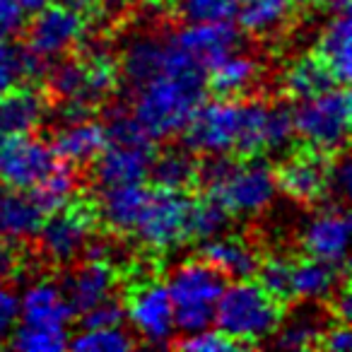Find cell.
I'll list each match as a JSON object with an SVG mask.
<instances>
[{
    "mask_svg": "<svg viewBox=\"0 0 352 352\" xmlns=\"http://www.w3.org/2000/svg\"><path fill=\"white\" fill-rule=\"evenodd\" d=\"M198 169L201 164L188 147H166L152 157L147 176L162 191H186L198 182Z\"/></svg>",
    "mask_w": 352,
    "mask_h": 352,
    "instance_id": "cell-28",
    "label": "cell"
},
{
    "mask_svg": "<svg viewBox=\"0 0 352 352\" xmlns=\"http://www.w3.org/2000/svg\"><path fill=\"white\" fill-rule=\"evenodd\" d=\"M73 318L68 302H65L60 285L51 280H36L20 297V323L41 331H63L68 333V323Z\"/></svg>",
    "mask_w": 352,
    "mask_h": 352,
    "instance_id": "cell-19",
    "label": "cell"
},
{
    "mask_svg": "<svg viewBox=\"0 0 352 352\" xmlns=\"http://www.w3.org/2000/svg\"><path fill=\"white\" fill-rule=\"evenodd\" d=\"M56 162L49 142L32 133L0 138V186L32 191Z\"/></svg>",
    "mask_w": 352,
    "mask_h": 352,
    "instance_id": "cell-11",
    "label": "cell"
},
{
    "mask_svg": "<svg viewBox=\"0 0 352 352\" xmlns=\"http://www.w3.org/2000/svg\"><path fill=\"white\" fill-rule=\"evenodd\" d=\"M126 321H131L133 331L147 345H169L176 336V326L174 304L166 292V285L160 280H147L138 285L128 297Z\"/></svg>",
    "mask_w": 352,
    "mask_h": 352,
    "instance_id": "cell-10",
    "label": "cell"
},
{
    "mask_svg": "<svg viewBox=\"0 0 352 352\" xmlns=\"http://www.w3.org/2000/svg\"><path fill=\"white\" fill-rule=\"evenodd\" d=\"M283 321V302L275 299L258 280H234L225 285L215 307V323L241 347L256 345L275 336Z\"/></svg>",
    "mask_w": 352,
    "mask_h": 352,
    "instance_id": "cell-4",
    "label": "cell"
},
{
    "mask_svg": "<svg viewBox=\"0 0 352 352\" xmlns=\"http://www.w3.org/2000/svg\"><path fill=\"white\" fill-rule=\"evenodd\" d=\"M27 10L20 0H0V36H15L25 30Z\"/></svg>",
    "mask_w": 352,
    "mask_h": 352,
    "instance_id": "cell-44",
    "label": "cell"
},
{
    "mask_svg": "<svg viewBox=\"0 0 352 352\" xmlns=\"http://www.w3.org/2000/svg\"><path fill=\"white\" fill-rule=\"evenodd\" d=\"M198 179L208 188V196L217 198L232 215H261L278 196L275 169L258 155L241 162L230 155L208 157L198 169Z\"/></svg>",
    "mask_w": 352,
    "mask_h": 352,
    "instance_id": "cell-3",
    "label": "cell"
},
{
    "mask_svg": "<svg viewBox=\"0 0 352 352\" xmlns=\"http://www.w3.org/2000/svg\"><path fill=\"white\" fill-rule=\"evenodd\" d=\"M20 323V297L8 285H0V345H8Z\"/></svg>",
    "mask_w": 352,
    "mask_h": 352,
    "instance_id": "cell-43",
    "label": "cell"
},
{
    "mask_svg": "<svg viewBox=\"0 0 352 352\" xmlns=\"http://www.w3.org/2000/svg\"><path fill=\"white\" fill-rule=\"evenodd\" d=\"M232 225V212L217 198L206 196L188 206V239H212L225 234Z\"/></svg>",
    "mask_w": 352,
    "mask_h": 352,
    "instance_id": "cell-34",
    "label": "cell"
},
{
    "mask_svg": "<svg viewBox=\"0 0 352 352\" xmlns=\"http://www.w3.org/2000/svg\"><path fill=\"white\" fill-rule=\"evenodd\" d=\"M80 316H82V328H116L126 323V304L109 297L89 307Z\"/></svg>",
    "mask_w": 352,
    "mask_h": 352,
    "instance_id": "cell-42",
    "label": "cell"
},
{
    "mask_svg": "<svg viewBox=\"0 0 352 352\" xmlns=\"http://www.w3.org/2000/svg\"><path fill=\"white\" fill-rule=\"evenodd\" d=\"M340 285L342 275L338 265L311 258V256L302 261H292V275H289V297L292 299L316 304L333 297Z\"/></svg>",
    "mask_w": 352,
    "mask_h": 352,
    "instance_id": "cell-25",
    "label": "cell"
},
{
    "mask_svg": "<svg viewBox=\"0 0 352 352\" xmlns=\"http://www.w3.org/2000/svg\"><path fill=\"white\" fill-rule=\"evenodd\" d=\"M51 3H56V0H20V6L27 10V15H30V12L41 10V8H46V6H51Z\"/></svg>",
    "mask_w": 352,
    "mask_h": 352,
    "instance_id": "cell-51",
    "label": "cell"
},
{
    "mask_svg": "<svg viewBox=\"0 0 352 352\" xmlns=\"http://www.w3.org/2000/svg\"><path fill=\"white\" fill-rule=\"evenodd\" d=\"M174 56V39L160 34H135L121 51V78L133 89L145 85L155 75L164 73Z\"/></svg>",
    "mask_w": 352,
    "mask_h": 352,
    "instance_id": "cell-17",
    "label": "cell"
},
{
    "mask_svg": "<svg viewBox=\"0 0 352 352\" xmlns=\"http://www.w3.org/2000/svg\"><path fill=\"white\" fill-rule=\"evenodd\" d=\"M203 261H208L212 268H217L225 278L232 280L251 278L261 263L258 251L249 241L236 234H227V232L203 241Z\"/></svg>",
    "mask_w": 352,
    "mask_h": 352,
    "instance_id": "cell-24",
    "label": "cell"
},
{
    "mask_svg": "<svg viewBox=\"0 0 352 352\" xmlns=\"http://www.w3.org/2000/svg\"><path fill=\"white\" fill-rule=\"evenodd\" d=\"M323 331H326V321L323 316L311 307L297 309L287 321H280L278 331H275V345L283 350H309L316 347L321 340Z\"/></svg>",
    "mask_w": 352,
    "mask_h": 352,
    "instance_id": "cell-32",
    "label": "cell"
},
{
    "mask_svg": "<svg viewBox=\"0 0 352 352\" xmlns=\"http://www.w3.org/2000/svg\"><path fill=\"white\" fill-rule=\"evenodd\" d=\"M85 12L65 6L51 3L34 12V20L27 25V49L44 63L70 54L85 39Z\"/></svg>",
    "mask_w": 352,
    "mask_h": 352,
    "instance_id": "cell-9",
    "label": "cell"
},
{
    "mask_svg": "<svg viewBox=\"0 0 352 352\" xmlns=\"http://www.w3.org/2000/svg\"><path fill=\"white\" fill-rule=\"evenodd\" d=\"M44 70V60L36 58L27 46L10 41V36H0V94L39 78Z\"/></svg>",
    "mask_w": 352,
    "mask_h": 352,
    "instance_id": "cell-31",
    "label": "cell"
},
{
    "mask_svg": "<svg viewBox=\"0 0 352 352\" xmlns=\"http://www.w3.org/2000/svg\"><path fill=\"white\" fill-rule=\"evenodd\" d=\"M318 345L326 347L328 352H347L350 350L352 333H350V328H347V323L340 321V323H336V326H326V331H323Z\"/></svg>",
    "mask_w": 352,
    "mask_h": 352,
    "instance_id": "cell-46",
    "label": "cell"
},
{
    "mask_svg": "<svg viewBox=\"0 0 352 352\" xmlns=\"http://www.w3.org/2000/svg\"><path fill=\"white\" fill-rule=\"evenodd\" d=\"M179 49L193 58L203 70H210L232 51L241 49V32L230 22H198L186 25L179 34H174Z\"/></svg>",
    "mask_w": 352,
    "mask_h": 352,
    "instance_id": "cell-14",
    "label": "cell"
},
{
    "mask_svg": "<svg viewBox=\"0 0 352 352\" xmlns=\"http://www.w3.org/2000/svg\"><path fill=\"white\" fill-rule=\"evenodd\" d=\"M36 236H39L41 254L46 258L68 265L85 254L89 239H92V215L78 206H65L44 217Z\"/></svg>",
    "mask_w": 352,
    "mask_h": 352,
    "instance_id": "cell-12",
    "label": "cell"
},
{
    "mask_svg": "<svg viewBox=\"0 0 352 352\" xmlns=\"http://www.w3.org/2000/svg\"><path fill=\"white\" fill-rule=\"evenodd\" d=\"M155 142L150 145H128V142H107L94 157V179L102 186L113 184H140L150 174Z\"/></svg>",
    "mask_w": 352,
    "mask_h": 352,
    "instance_id": "cell-16",
    "label": "cell"
},
{
    "mask_svg": "<svg viewBox=\"0 0 352 352\" xmlns=\"http://www.w3.org/2000/svg\"><path fill=\"white\" fill-rule=\"evenodd\" d=\"M49 104L36 87H12L0 94V138L27 135L46 121Z\"/></svg>",
    "mask_w": 352,
    "mask_h": 352,
    "instance_id": "cell-22",
    "label": "cell"
},
{
    "mask_svg": "<svg viewBox=\"0 0 352 352\" xmlns=\"http://www.w3.org/2000/svg\"><path fill=\"white\" fill-rule=\"evenodd\" d=\"M206 92L208 73L174 41L171 63L164 73L135 87L131 111L152 140H166L184 133L193 111L206 99Z\"/></svg>",
    "mask_w": 352,
    "mask_h": 352,
    "instance_id": "cell-1",
    "label": "cell"
},
{
    "mask_svg": "<svg viewBox=\"0 0 352 352\" xmlns=\"http://www.w3.org/2000/svg\"><path fill=\"white\" fill-rule=\"evenodd\" d=\"M133 6V0H99V6L107 15H121L123 10Z\"/></svg>",
    "mask_w": 352,
    "mask_h": 352,
    "instance_id": "cell-49",
    "label": "cell"
},
{
    "mask_svg": "<svg viewBox=\"0 0 352 352\" xmlns=\"http://www.w3.org/2000/svg\"><path fill=\"white\" fill-rule=\"evenodd\" d=\"M176 12L186 25L234 20V0H176Z\"/></svg>",
    "mask_w": 352,
    "mask_h": 352,
    "instance_id": "cell-39",
    "label": "cell"
},
{
    "mask_svg": "<svg viewBox=\"0 0 352 352\" xmlns=\"http://www.w3.org/2000/svg\"><path fill=\"white\" fill-rule=\"evenodd\" d=\"M147 198H150V188L142 182L102 186L97 201L99 220L113 234H133V227H135Z\"/></svg>",
    "mask_w": 352,
    "mask_h": 352,
    "instance_id": "cell-21",
    "label": "cell"
},
{
    "mask_svg": "<svg viewBox=\"0 0 352 352\" xmlns=\"http://www.w3.org/2000/svg\"><path fill=\"white\" fill-rule=\"evenodd\" d=\"M75 352H126L135 347V338L123 326L116 328H82V333L68 340Z\"/></svg>",
    "mask_w": 352,
    "mask_h": 352,
    "instance_id": "cell-35",
    "label": "cell"
},
{
    "mask_svg": "<svg viewBox=\"0 0 352 352\" xmlns=\"http://www.w3.org/2000/svg\"><path fill=\"white\" fill-rule=\"evenodd\" d=\"M336 316L340 318V321H350L352 316V297H350V289L345 287V285H340V287L336 289Z\"/></svg>",
    "mask_w": 352,
    "mask_h": 352,
    "instance_id": "cell-48",
    "label": "cell"
},
{
    "mask_svg": "<svg viewBox=\"0 0 352 352\" xmlns=\"http://www.w3.org/2000/svg\"><path fill=\"white\" fill-rule=\"evenodd\" d=\"M234 17L254 36H278L292 20V0H234Z\"/></svg>",
    "mask_w": 352,
    "mask_h": 352,
    "instance_id": "cell-27",
    "label": "cell"
},
{
    "mask_svg": "<svg viewBox=\"0 0 352 352\" xmlns=\"http://www.w3.org/2000/svg\"><path fill=\"white\" fill-rule=\"evenodd\" d=\"M8 345L20 352H60L68 347V333L63 331H41L17 323Z\"/></svg>",
    "mask_w": 352,
    "mask_h": 352,
    "instance_id": "cell-38",
    "label": "cell"
},
{
    "mask_svg": "<svg viewBox=\"0 0 352 352\" xmlns=\"http://www.w3.org/2000/svg\"><path fill=\"white\" fill-rule=\"evenodd\" d=\"M350 94L342 85L323 89L314 97L299 99L292 109L294 133L318 155H336L347 145L350 138Z\"/></svg>",
    "mask_w": 352,
    "mask_h": 352,
    "instance_id": "cell-6",
    "label": "cell"
},
{
    "mask_svg": "<svg viewBox=\"0 0 352 352\" xmlns=\"http://www.w3.org/2000/svg\"><path fill=\"white\" fill-rule=\"evenodd\" d=\"M302 249L307 256L326 261L331 265L347 263V244H350V217L342 208L331 206L314 212L302 227Z\"/></svg>",
    "mask_w": 352,
    "mask_h": 352,
    "instance_id": "cell-13",
    "label": "cell"
},
{
    "mask_svg": "<svg viewBox=\"0 0 352 352\" xmlns=\"http://www.w3.org/2000/svg\"><path fill=\"white\" fill-rule=\"evenodd\" d=\"M258 283L263 285V289H268L275 299L285 302L289 297V275H292V261L285 256H268L265 261H261L258 268Z\"/></svg>",
    "mask_w": 352,
    "mask_h": 352,
    "instance_id": "cell-40",
    "label": "cell"
},
{
    "mask_svg": "<svg viewBox=\"0 0 352 352\" xmlns=\"http://www.w3.org/2000/svg\"><path fill=\"white\" fill-rule=\"evenodd\" d=\"M261 75V63L251 54L232 51L230 56L208 70V87L215 89L220 97H239L249 92Z\"/></svg>",
    "mask_w": 352,
    "mask_h": 352,
    "instance_id": "cell-29",
    "label": "cell"
},
{
    "mask_svg": "<svg viewBox=\"0 0 352 352\" xmlns=\"http://www.w3.org/2000/svg\"><path fill=\"white\" fill-rule=\"evenodd\" d=\"M278 191L287 193L297 203H314L328 193V162L318 152L292 155L278 171Z\"/></svg>",
    "mask_w": 352,
    "mask_h": 352,
    "instance_id": "cell-18",
    "label": "cell"
},
{
    "mask_svg": "<svg viewBox=\"0 0 352 352\" xmlns=\"http://www.w3.org/2000/svg\"><path fill=\"white\" fill-rule=\"evenodd\" d=\"M179 350H188V352H227V350H241V345L232 338H227L220 328H203V331L188 333L182 340L176 342Z\"/></svg>",
    "mask_w": 352,
    "mask_h": 352,
    "instance_id": "cell-41",
    "label": "cell"
},
{
    "mask_svg": "<svg viewBox=\"0 0 352 352\" xmlns=\"http://www.w3.org/2000/svg\"><path fill=\"white\" fill-rule=\"evenodd\" d=\"M323 0H292V6H299V8H311V6H318Z\"/></svg>",
    "mask_w": 352,
    "mask_h": 352,
    "instance_id": "cell-52",
    "label": "cell"
},
{
    "mask_svg": "<svg viewBox=\"0 0 352 352\" xmlns=\"http://www.w3.org/2000/svg\"><path fill=\"white\" fill-rule=\"evenodd\" d=\"M44 217V208L32 191L0 186V241L15 246L32 241Z\"/></svg>",
    "mask_w": 352,
    "mask_h": 352,
    "instance_id": "cell-20",
    "label": "cell"
},
{
    "mask_svg": "<svg viewBox=\"0 0 352 352\" xmlns=\"http://www.w3.org/2000/svg\"><path fill=\"white\" fill-rule=\"evenodd\" d=\"M60 3H65V6L75 8V10H80V12H89L99 6V0H60Z\"/></svg>",
    "mask_w": 352,
    "mask_h": 352,
    "instance_id": "cell-50",
    "label": "cell"
},
{
    "mask_svg": "<svg viewBox=\"0 0 352 352\" xmlns=\"http://www.w3.org/2000/svg\"><path fill=\"white\" fill-rule=\"evenodd\" d=\"M104 135L107 142H128V145H150L155 142L147 135L145 128L138 123L131 109L126 107H111L104 116Z\"/></svg>",
    "mask_w": 352,
    "mask_h": 352,
    "instance_id": "cell-37",
    "label": "cell"
},
{
    "mask_svg": "<svg viewBox=\"0 0 352 352\" xmlns=\"http://www.w3.org/2000/svg\"><path fill=\"white\" fill-rule=\"evenodd\" d=\"M17 270H20V256H17L15 244L0 241V285L15 278Z\"/></svg>",
    "mask_w": 352,
    "mask_h": 352,
    "instance_id": "cell-47",
    "label": "cell"
},
{
    "mask_svg": "<svg viewBox=\"0 0 352 352\" xmlns=\"http://www.w3.org/2000/svg\"><path fill=\"white\" fill-rule=\"evenodd\" d=\"M104 145H107V135H104L102 123L82 118V121L58 126L51 150H54L56 160L65 162V164L85 166L92 164V160L102 152Z\"/></svg>",
    "mask_w": 352,
    "mask_h": 352,
    "instance_id": "cell-23",
    "label": "cell"
},
{
    "mask_svg": "<svg viewBox=\"0 0 352 352\" xmlns=\"http://www.w3.org/2000/svg\"><path fill=\"white\" fill-rule=\"evenodd\" d=\"M333 85H340L333 73L326 68L318 56H304V58H297L283 75V87L285 92L292 99H307L314 97V94L323 92V89L333 87Z\"/></svg>",
    "mask_w": 352,
    "mask_h": 352,
    "instance_id": "cell-30",
    "label": "cell"
},
{
    "mask_svg": "<svg viewBox=\"0 0 352 352\" xmlns=\"http://www.w3.org/2000/svg\"><path fill=\"white\" fill-rule=\"evenodd\" d=\"M350 12H331L321 36H318V58L326 63L338 82H347L352 73V36Z\"/></svg>",
    "mask_w": 352,
    "mask_h": 352,
    "instance_id": "cell-26",
    "label": "cell"
},
{
    "mask_svg": "<svg viewBox=\"0 0 352 352\" xmlns=\"http://www.w3.org/2000/svg\"><path fill=\"white\" fill-rule=\"evenodd\" d=\"M116 285H118L116 268L109 261L87 258L85 263L75 265L65 275L63 283H60V292H63L70 311L82 314L89 307L102 302V299L113 297Z\"/></svg>",
    "mask_w": 352,
    "mask_h": 352,
    "instance_id": "cell-15",
    "label": "cell"
},
{
    "mask_svg": "<svg viewBox=\"0 0 352 352\" xmlns=\"http://www.w3.org/2000/svg\"><path fill=\"white\" fill-rule=\"evenodd\" d=\"M350 184H352V166L347 157H340L338 162L328 164V191L338 201H345L350 196Z\"/></svg>",
    "mask_w": 352,
    "mask_h": 352,
    "instance_id": "cell-45",
    "label": "cell"
},
{
    "mask_svg": "<svg viewBox=\"0 0 352 352\" xmlns=\"http://www.w3.org/2000/svg\"><path fill=\"white\" fill-rule=\"evenodd\" d=\"M164 285L174 304L176 331L188 336L212 326L217 299L227 285L220 270L203 258H186L171 268Z\"/></svg>",
    "mask_w": 352,
    "mask_h": 352,
    "instance_id": "cell-5",
    "label": "cell"
},
{
    "mask_svg": "<svg viewBox=\"0 0 352 352\" xmlns=\"http://www.w3.org/2000/svg\"><path fill=\"white\" fill-rule=\"evenodd\" d=\"M268 104L261 99H203L184 128V142L193 155L251 157L263 152V121Z\"/></svg>",
    "mask_w": 352,
    "mask_h": 352,
    "instance_id": "cell-2",
    "label": "cell"
},
{
    "mask_svg": "<svg viewBox=\"0 0 352 352\" xmlns=\"http://www.w3.org/2000/svg\"><path fill=\"white\" fill-rule=\"evenodd\" d=\"M294 138V116L287 104H268L263 121V150L268 152H285L292 147Z\"/></svg>",
    "mask_w": 352,
    "mask_h": 352,
    "instance_id": "cell-36",
    "label": "cell"
},
{
    "mask_svg": "<svg viewBox=\"0 0 352 352\" xmlns=\"http://www.w3.org/2000/svg\"><path fill=\"white\" fill-rule=\"evenodd\" d=\"M78 188H80V179L75 166L65 164V162H56L49 169V174L32 188V193H34L39 206L49 215V212L70 206L75 201V196H78Z\"/></svg>",
    "mask_w": 352,
    "mask_h": 352,
    "instance_id": "cell-33",
    "label": "cell"
},
{
    "mask_svg": "<svg viewBox=\"0 0 352 352\" xmlns=\"http://www.w3.org/2000/svg\"><path fill=\"white\" fill-rule=\"evenodd\" d=\"M44 73L49 89L58 99H78L89 107L104 102L116 87V68L102 51H94L85 58L60 56Z\"/></svg>",
    "mask_w": 352,
    "mask_h": 352,
    "instance_id": "cell-7",
    "label": "cell"
},
{
    "mask_svg": "<svg viewBox=\"0 0 352 352\" xmlns=\"http://www.w3.org/2000/svg\"><path fill=\"white\" fill-rule=\"evenodd\" d=\"M188 206L191 198L184 196V191H150L133 227L135 239L155 254L179 249L188 239Z\"/></svg>",
    "mask_w": 352,
    "mask_h": 352,
    "instance_id": "cell-8",
    "label": "cell"
}]
</instances>
